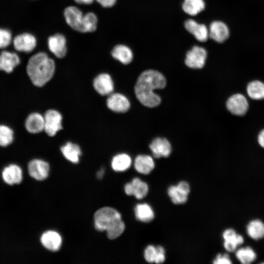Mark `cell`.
<instances>
[{"instance_id": "6da1fadb", "label": "cell", "mask_w": 264, "mask_h": 264, "mask_svg": "<svg viewBox=\"0 0 264 264\" xmlns=\"http://www.w3.org/2000/svg\"><path fill=\"white\" fill-rule=\"evenodd\" d=\"M166 80L164 75L158 71L148 69L138 76L134 87L136 98L144 106L154 108L158 106L161 98L154 90L165 88Z\"/></svg>"}, {"instance_id": "7a4b0ae2", "label": "cell", "mask_w": 264, "mask_h": 264, "mask_svg": "<svg viewBox=\"0 0 264 264\" xmlns=\"http://www.w3.org/2000/svg\"><path fill=\"white\" fill-rule=\"evenodd\" d=\"M55 69L54 61L44 52L33 55L27 64L26 71L32 83L42 87L52 78Z\"/></svg>"}, {"instance_id": "3957f363", "label": "cell", "mask_w": 264, "mask_h": 264, "mask_svg": "<svg viewBox=\"0 0 264 264\" xmlns=\"http://www.w3.org/2000/svg\"><path fill=\"white\" fill-rule=\"evenodd\" d=\"M94 226L98 231H106L109 239H114L124 232L125 225L120 213L116 209L105 207L98 210L94 216Z\"/></svg>"}, {"instance_id": "277c9868", "label": "cell", "mask_w": 264, "mask_h": 264, "mask_svg": "<svg viewBox=\"0 0 264 264\" xmlns=\"http://www.w3.org/2000/svg\"><path fill=\"white\" fill-rule=\"evenodd\" d=\"M64 16L67 24L73 29L80 32H91L96 29L97 19L89 12L83 15L82 11L75 6L66 7Z\"/></svg>"}, {"instance_id": "5b68a950", "label": "cell", "mask_w": 264, "mask_h": 264, "mask_svg": "<svg viewBox=\"0 0 264 264\" xmlns=\"http://www.w3.org/2000/svg\"><path fill=\"white\" fill-rule=\"evenodd\" d=\"M207 57V52L204 48L194 45L187 52L185 64L189 68L200 69L204 66Z\"/></svg>"}, {"instance_id": "8992f818", "label": "cell", "mask_w": 264, "mask_h": 264, "mask_svg": "<svg viewBox=\"0 0 264 264\" xmlns=\"http://www.w3.org/2000/svg\"><path fill=\"white\" fill-rule=\"evenodd\" d=\"M44 131L50 136H53L61 130L62 127V116L57 110H47L44 115Z\"/></svg>"}, {"instance_id": "52a82bcc", "label": "cell", "mask_w": 264, "mask_h": 264, "mask_svg": "<svg viewBox=\"0 0 264 264\" xmlns=\"http://www.w3.org/2000/svg\"><path fill=\"white\" fill-rule=\"evenodd\" d=\"M222 237L223 247L227 252H234L244 242L243 236L232 228L225 229L222 232Z\"/></svg>"}, {"instance_id": "ba28073f", "label": "cell", "mask_w": 264, "mask_h": 264, "mask_svg": "<svg viewBox=\"0 0 264 264\" xmlns=\"http://www.w3.org/2000/svg\"><path fill=\"white\" fill-rule=\"evenodd\" d=\"M184 26L189 33L200 42H206L209 37V29L206 25L199 23L194 19H189L185 21Z\"/></svg>"}, {"instance_id": "9c48e42d", "label": "cell", "mask_w": 264, "mask_h": 264, "mask_svg": "<svg viewBox=\"0 0 264 264\" xmlns=\"http://www.w3.org/2000/svg\"><path fill=\"white\" fill-rule=\"evenodd\" d=\"M107 99V106L111 110L118 113L127 111L130 108V102L123 94L112 93Z\"/></svg>"}, {"instance_id": "30bf717a", "label": "cell", "mask_w": 264, "mask_h": 264, "mask_svg": "<svg viewBox=\"0 0 264 264\" xmlns=\"http://www.w3.org/2000/svg\"><path fill=\"white\" fill-rule=\"evenodd\" d=\"M226 107L232 114L244 115L247 111L248 104L246 98L241 94H235L230 96L226 102Z\"/></svg>"}, {"instance_id": "8fae6325", "label": "cell", "mask_w": 264, "mask_h": 264, "mask_svg": "<svg viewBox=\"0 0 264 264\" xmlns=\"http://www.w3.org/2000/svg\"><path fill=\"white\" fill-rule=\"evenodd\" d=\"M125 193L129 196H134L137 199L144 198L148 193L149 186L147 183L138 177H134L124 187Z\"/></svg>"}, {"instance_id": "7c38bea8", "label": "cell", "mask_w": 264, "mask_h": 264, "mask_svg": "<svg viewBox=\"0 0 264 264\" xmlns=\"http://www.w3.org/2000/svg\"><path fill=\"white\" fill-rule=\"evenodd\" d=\"M28 170L31 177L38 180H43L48 176L49 165L44 160L34 159L29 162Z\"/></svg>"}, {"instance_id": "4fadbf2b", "label": "cell", "mask_w": 264, "mask_h": 264, "mask_svg": "<svg viewBox=\"0 0 264 264\" xmlns=\"http://www.w3.org/2000/svg\"><path fill=\"white\" fill-rule=\"evenodd\" d=\"M209 37L218 43L224 42L229 37L230 31L227 25L223 22L214 21L209 28Z\"/></svg>"}, {"instance_id": "5bb4252c", "label": "cell", "mask_w": 264, "mask_h": 264, "mask_svg": "<svg viewBox=\"0 0 264 264\" xmlns=\"http://www.w3.org/2000/svg\"><path fill=\"white\" fill-rule=\"evenodd\" d=\"M93 86L96 92L103 96L109 95L114 89L112 79L107 73L98 75L93 80Z\"/></svg>"}, {"instance_id": "9a60e30c", "label": "cell", "mask_w": 264, "mask_h": 264, "mask_svg": "<svg viewBox=\"0 0 264 264\" xmlns=\"http://www.w3.org/2000/svg\"><path fill=\"white\" fill-rule=\"evenodd\" d=\"M149 148L153 156L156 158L167 157L170 155L172 151L170 142L165 138H154L150 144Z\"/></svg>"}, {"instance_id": "2e32d148", "label": "cell", "mask_w": 264, "mask_h": 264, "mask_svg": "<svg viewBox=\"0 0 264 264\" xmlns=\"http://www.w3.org/2000/svg\"><path fill=\"white\" fill-rule=\"evenodd\" d=\"M48 46L50 51L58 58H62L66 53V40L62 34H57L49 37Z\"/></svg>"}, {"instance_id": "e0dca14e", "label": "cell", "mask_w": 264, "mask_h": 264, "mask_svg": "<svg viewBox=\"0 0 264 264\" xmlns=\"http://www.w3.org/2000/svg\"><path fill=\"white\" fill-rule=\"evenodd\" d=\"M14 46L19 51L30 52L36 47V40L29 33H23L16 36L13 41Z\"/></svg>"}, {"instance_id": "ac0fdd59", "label": "cell", "mask_w": 264, "mask_h": 264, "mask_svg": "<svg viewBox=\"0 0 264 264\" xmlns=\"http://www.w3.org/2000/svg\"><path fill=\"white\" fill-rule=\"evenodd\" d=\"M41 242L46 249L57 251L60 249L62 245V237L57 232L49 230L44 232L41 236Z\"/></svg>"}, {"instance_id": "d6986e66", "label": "cell", "mask_w": 264, "mask_h": 264, "mask_svg": "<svg viewBox=\"0 0 264 264\" xmlns=\"http://www.w3.org/2000/svg\"><path fill=\"white\" fill-rule=\"evenodd\" d=\"M20 62V58L16 53L3 51L0 54V70L10 73Z\"/></svg>"}, {"instance_id": "ffe728a7", "label": "cell", "mask_w": 264, "mask_h": 264, "mask_svg": "<svg viewBox=\"0 0 264 264\" xmlns=\"http://www.w3.org/2000/svg\"><path fill=\"white\" fill-rule=\"evenodd\" d=\"M246 232L253 240L257 241L264 239V222L259 219L250 220L246 224Z\"/></svg>"}, {"instance_id": "44dd1931", "label": "cell", "mask_w": 264, "mask_h": 264, "mask_svg": "<svg viewBox=\"0 0 264 264\" xmlns=\"http://www.w3.org/2000/svg\"><path fill=\"white\" fill-rule=\"evenodd\" d=\"M134 166L138 173L143 175H148L154 169L155 164L153 158L151 156L140 154L136 157Z\"/></svg>"}, {"instance_id": "7402d4cb", "label": "cell", "mask_w": 264, "mask_h": 264, "mask_svg": "<svg viewBox=\"0 0 264 264\" xmlns=\"http://www.w3.org/2000/svg\"><path fill=\"white\" fill-rule=\"evenodd\" d=\"M25 126L26 130L32 133H37L44 131V116L37 112L31 113L26 119Z\"/></svg>"}, {"instance_id": "603a6c76", "label": "cell", "mask_w": 264, "mask_h": 264, "mask_svg": "<svg viewBox=\"0 0 264 264\" xmlns=\"http://www.w3.org/2000/svg\"><path fill=\"white\" fill-rule=\"evenodd\" d=\"M2 175L4 181L9 185L19 184L22 178L21 168L15 164L5 167L3 170Z\"/></svg>"}, {"instance_id": "cb8c5ba5", "label": "cell", "mask_w": 264, "mask_h": 264, "mask_svg": "<svg viewBox=\"0 0 264 264\" xmlns=\"http://www.w3.org/2000/svg\"><path fill=\"white\" fill-rule=\"evenodd\" d=\"M234 253L236 258L242 264H252L257 258L256 252L250 246H241Z\"/></svg>"}, {"instance_id": "d4e9b609", "label": "cell", "mask_w": 264, "mask_h": 264, "mask_svg": "<svg viewBox=\"0 0 264 264\" xmlns=\"http://www.w3.org/2000/svg\"><path fill=\"white\" fill-rule=\"evenodd\" d=\"M112 57L124 65L131 63L133 59V53L130 47L124 44L115 45L111 51Z\"/></svg>"}, {"instance_id": "484cf974", "label": "cell", "mask_w": 264, "mask_h": 264, "mask_svg": "<svg viewBox=\"0 0 264 264\" xmlns=\"http://www.w3.org/2000/svg\"><path fill=\"white\" fill-rule=\"evenodd\" d=\"M136 219L143 222H149L154 218V213L152 207L147 203H138L134 208Z\"/></svg>"}, {"instance_id": "4316f807", "label": "cell", "mask_w": 264, "mask_h": 264, "mask_svg": "<svg viewBox=\"0 0 264 264\" xmlns=\"http://www.w3.org/2000/svg\"><path fill=\"white\" fill-rule=\"evenodd\" d=\"M61 151L64 157L71 162H79L81 151L77 144L68 142L61 147Z\"/></svg>"}, {"instance_id": "83f0119b", "label": "cell", "mask_w": 264, "mask_h": 264, "mask_svg": "<svg viewBox=\"0 0 264 264\" xmlns=\"http://www.w3.org/2000/svg\"><path fill=\"white\" fill-rule=\"evenodd\" d=\"M205 8L204 0H184L182 9L187 14L194 16L203 11Z\"/></svg>"}, {"instance_id": "f1b7e54d", "label": "cell", "mask_w": 264, "mask_h": 264, "mask_svg": "<svg viewBox=\"0 0 264 264\" xmlns=\"http://www.w3.org/2000/svg\"><path fill=\"white\" fill-rule=\"evenodd\" d=\"M132 159L130 155L122 153L115 155L111 160V167L116 172L127 170L131 166Z\"/></svg>"}, {"instance_id": "f546056e", "label": "cell", "mask_w": 264, "mask_h": 264, "mask_svg": "<svg viewBox=\"0 0 264 264\" xmlns=\"http://www.w3.org/2000/svg\"><path fill=\"white\" fill-rule=\"evenodd\" d=\"M248 96L254 100H261L264 98V84L255 80L250 82L247 87Z\"/></svg>"}, {"instance_id": "4dcf8cb0", "label": "cell", "mask_w": 264, "mask_h": 264, "mask_svg": "<svg viewBox=\"0 0 264 264\" xmlns=\"http://www.w3.org/2000/svg\"><path fill=\"white\" fill-rule=\"evenodd\" d=\"M167 193L172 201L176 204L185 203L188 199V194L177 185L170 186L168 189Z\"/></svg>"}, {"instance_id": "1f68e13d", "label": "cell", "mask_w": 264, "mask_h": 264, "mask_svg": "<svg viewBox=\"0 0 264 264\" xmlns=\"http://www.w3.org/2000/svg\"><path fill=\"white\" fill-rule=\"evenodd\" d=\"M13 140V131L7 126L0 125V146H8L11 143Z\"/></svg>"}, {"instance_id": "d6a6232c", "label": "cell", "mask_w": 264, "mask_h": 264, "mask_svg": "<svg viewBox=\"0 0 264 264\" xmlns=\"http://www.w3.org/2000/svg\"><path fill=\"white\" fill-rule=\"evenodd\" d=\"M156 254V247L153 245L150 244L148 245L144 250V259L148 263H154Z\"/></svg>"}, {"instance_id": "836d02e7", "label": "cell", "mask_w": 264, "mask_h": 264, "mask_svg": "<svg viewBox=\"0 0 264 264\" xmlns=\"http://www.w3.org/2000/svg\"><path fill=\"white\" fill-rule=\"evenodd\" d=\"M12 40V35L7 29L0 28V48L8 46Z\"/></svg>"}, {"instance_id": "e575fe53", "label": "cell", "mask_w": 264, "mask_h": 264, "mask_svg": "<svg viewBox=\"0 0 264 264\" xmlns=\"http://www.w3.org/2000/svg\"><path fill=\"white\" fill-rule=\"evenodd\" d=\"M214 264H231L232 261L228 253L217 254L213 261Z\"/></svg>"}, {"instance_id": "d590c367", "label": "cell", "mask_w": 264, "mask_h": 264, "mask_svg": "<svg viewBox=\"0 0 264 264\" xmlns=\"http://www.w3.org/2000/svg\"><path fill=\"white\" fill-rule=\"evenodd\" d=\"M157 249V254L154 263L161 264L165 261V251L163 247L160 245L156 246Z\"/></svg>"}, {"instance_id": "8d00e7d4", "label": "cell", "mask_w": 264, "mask_h": 264, "mask_svg": "<svg viewBox=\"0 0 264 264\" xmlns=\"http://www.w3.org/2000/svg\"><path fill=\"white\" fill-rule=\"evenodd\" d=\"M176 185L182 191L189 195L190 192V187L188 182L185 181H180Z\"/></svg>"}, {"instance_id": "74e56055", "label": "cell", "mask_w": 264, "mask_h": 264, "mask_svg": "<svg viewBox=\"0 0 264 264\" xmlns=\"http://www.w3.org/2000/svg\"><path fill=\"white\" fill-rule=\"evenodd\" d=\"M102 6L104 7H110L113 6L116 0H96Z\"/></svg>"}, {"instance_id": "f35d334b", "label": "cell", "mask_w": 264, "mask_h": 264, "mask_svg": "<svg viewBox=\"0 0 264 264\" xmlns=\"http://www.w3.org/2000/svg\"><path fill=\"white\" fill-rule=\"evenodd\" d=\"M258 141L260 145L264 148V129L259 133L258 136Z\"/></svg>"}, {"instance_id": "ab89813d", "label": "cell", "mask_w": 264, "mask_h": 264, "mask_svg": "<svg viewBox=\"0 0 264 264\" xmlns=\"http://www.w3.org/2000/svg\"><path fill=\"white\" fill-rule=\"evenodd\" d=\"M76 2L80 4H89L91 3L93 0H74Z\"/></svg>"}, {"instance_id": "60d3db41", "label": "cell", "mask_w": 264, "mask_h": 264, "mask_svg": "<svg viewBox=\"0 0 264 264\" xmlns=\"http://www.w3.org/2000/svg\"><path fill=\"white\" fill-rule=\"evenodd\" d=\"M105 170L104 168L101 169L97 173V177L98 178H101L104 174Z\"/></svg>"}]
</instances>
